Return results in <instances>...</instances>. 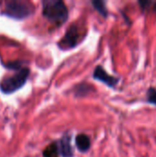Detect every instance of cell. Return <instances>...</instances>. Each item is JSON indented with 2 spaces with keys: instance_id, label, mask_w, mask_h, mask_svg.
I'll use <instances>...</instances> for the list:
<instances>
[{
  "instance_id": "6da1fadb",
  "label": "cell",
  "mask_w": 156,
  "mask_h": 157,
  "mask_svg": "<svg viewBox=\"0 0 156 157\" xmlns=\"http://www.w3.org/2000/svg\"><path fill=\"white\" fill-rule=\"evenodd\" d=\"M42 16L53 25L59 27L63 25L68 17L69 11L65 3L62 0H43Z\"/></svg>"
},
{
  "instance_id": "7a4b0ae2",
  "label": "cell",
  "mask_w": 156,
  "mask_h": 157,
  "mask_svg": "<svg viewBox=\"0 0 156 157\" xmlns=\"http://www.w3.org/2000/svg\"><path fill=\"white\" fill-rule=\"evenodd\" d=\"M30 75V70L28 67H21L17 72L9 76L3 78L0 81V91L5 95H11L22 88Z\"/></svg>"
},
{
  "instance_id": "3957f363",
  "label": "cell",
  "mask_w": 156,
  "mask_h": 157,
  "mask_svg": "<svg viewBox=\"0 0 156 157\" xmlns=\"http://www.w3.org/2000/svg\"><path fill=\"white\" fill-rule=\"evenodd\" d=\"M34 12V6L29 1L11 0L5 3L1 14L17 20L26 19Z\"/></svg>"
},
{
  "instance_id": "277c9868",
  "label": "cell",
  "mask_w": 156,
  "mask_h": 157,
  "mask_svg": "<svg viewBox=\"0 0 156 157\" xmlns=\"http://www.w3.org/2000/svg\"><path fill=\"white\" fill-rule=\"evenodd\" d=\"M85 29H82L78 23H73L69 26L63 38L58 41V47L63 51H68L75 48L84 39Z\"/></svg>"
},
{
  "instance_id": "5b68a950",
  "label": "cell",
  "mask_w": 156,
  "mask_h": 157,
  "mask_svg": "<svg viewBox=\"0 0 156 157\" xmlns=\"http://www.w3.org/2000/svg\"><path fill=\"white\" fill-rule=\"evenodd\" d=\"M93 78L101 83H104L110 88H114L119 84L120 79L113 75H110L101 65H97L93 72Z\"/></svg>"
},
{
  "instance_id": "8992f818",
  "label": "cell",
  "mask_w": 156,
  "mask_h": 157,
  "mask_svg": "<svg viewBox=\"0 0 156 157\" xmlns=\"http://www.w3.org/2000/svg\"><path fill=\"white\" fill-rule=\"evenodd\" d=\"M59 155L61 157H74V152L72 146V136L70 133L66 132L63 137L57 142Z\"/></svg>"
},
{
  "instance_id": "52a82bcc",
  "label": "cell",
  "mask_w": 156,
  "mask_h": 157,
  "mask_svg": "<svg viewBox=\"0 0 156 157\" xmlns=\"http://www.w3.org/2000/svg\"><path fill=\"white\" fill-rule=\"evenodd\" d=\"M74 141H75V146L77 150L81 153H86L91 147L90 138L85 133H80L76 135Z\"/></svg>"
},
{
  "instance_id": "ba28073f",
  "label": "cell",
  "mask_w": 156,
  "mask_h": 157,
  "mask_svg": "<svg viewBox=\"0 0 156 157\" xmlns=\"http://www.w3.org/2000/svg\"><path fill=\"white\" fill-rule=\"evenodd\" d=\"M43 157H60L57 142H52L45 147L42 152Z\"/></svg>"
},
{
  "instance_id": "9c48e42d",
  "label": "cell",
  "mask_w": 156,
  "mask_h": 157,
  "mask_svg": "<svg viewBox=\"0 0 156 157\" xmlns=\"http://www.w3.org/2000/svg\"><path fill=\"white\" fill-rule=\"evenodd\" d=\"M94 8L104 17H108V9H107V6H106V3L104 1H100V0H94L91 2Z\"/></svg>"
},
{
  "instance_id": "30bf717a",
  "label": "cell",
  "mask_w": 156,
  "mask_h": 157,
  "mask_svg": "<svg viewBox=\"0 0 156 157\" xmlns=\"http://www.w3.org/2000/svg\"><path fill=\"white\" fill-rule=\"evenodd\" d=\"M91 86L86 83H81L75 86V97H85L90 93Z\"/></svg>"
},
{
  "instance_id": "8fae6325",
  "label": "cell",
  "mask_w": 156,
  "mask_h": 157,
  "mask_svg": "<svg viewBox=\"0 0 156 157\" xmlns=\"http://www.w3.org/2000/svg\"><path fill=\"white\" fill-rule=\"evenodd\" d=\"M147 102L156 106V88L155 87H149L147 91Z\"/></svg>"
}]
</instances>
